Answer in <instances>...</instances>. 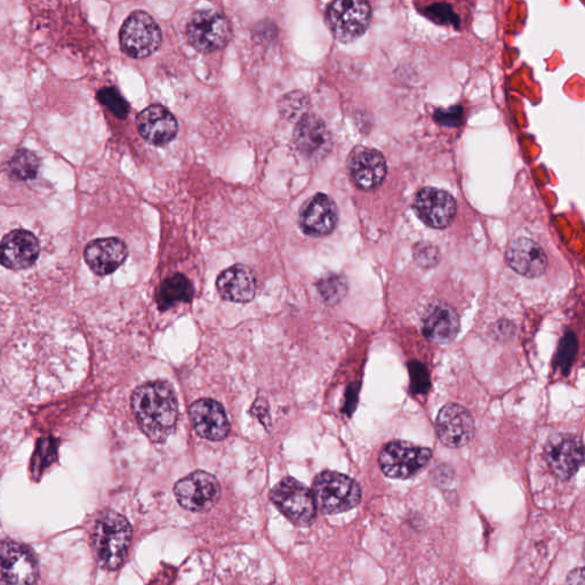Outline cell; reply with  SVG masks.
<instances>
[{"mask_svg":"<svg viewBox=\"0 0 585 585\" xmlns=\"http://www.w3.org/2000/svg\"><path fill=\"white\" fill-rule=\"evenodd\" d=\"M432 458L429 448L395 440L383 447L380 467L383 474L392 479H408L418 475Z\"/></svg>","mask_w":585,"mask_h":585,"instance_id":"cell-8","label":"cell"},{"mask_svg":"<svg viewBox=\"0 0 585 585\" xmlns=\"http://www.w3.org/2000/svg\"><path fill=\"white\" fill-rule=\"evenodd\" d=\"M37 558L22 543H0V585H34L38 579Z\"/></svg>","mask_w":585,"mask_h":585,"instance_id":"cell-9","label":"cell"},{"mask_svg":"<svg viewBox=\"0 0 585 585\" xmlns=\"http://www.w3.org/2000/svg\"><path fill=\"white\" fill-rule=\"evenodd\" d=\"M39 170V160L34 152L21 149L10 162V171L16 179L27 181L35 179Z\"/></svg>","mask_w":585,"mask_h":585,"instance_id":"cell-25","label":"cell"},{"mask_svg":"<svg viewBox=\"0 0 585 585\" xmlns=\"http://www.w3.org/2000/svg\"><path fill=\"white\" fill-rule=\"evenodd\" d=\"M460 331V319L451 307L436 304L423 319V333L432 342L446 344L454 341Z\"/></svg>","mask_w":585,"mask_h":585,"instance_id":"cell-23","label":"cell"},{"mask_svg":"<svg viewBox=\"0 0 585 585\" xmlns=\"http://www.w3.org/2000/svg\"><path fill=\"white\" fill-rule=\"evenodd\" d=\"M544 453L549 469L560 480L571 479L583 464V445L575 435L552 436Z\"/></svg>","mask_w":585,"mask_h":585,"instance_id":"cell-11","label":"cell"},{"mask_svg":"<svg viewBox=\"0 0 585 585\" xmlns=\"http://www.w3.org/2000/svg\"><path fill=\"white\" fill-rule=\"evenodd\" d=\"M318 292L322 295L323 300L334 306L339 303L348 292L346 280L340 276L331 275L323 278L318 283Z\"/></svg>","mask_w":585,"mask_h":585,"instance_id":"cell-26","label":"cell"},{"mask_svg":"<svg viewBox=\"0 0 585 585\" xmlns=\"http://www.w3.org/2000/svg\"><path fill=\"white\" fill-rule=\"evenodd\" d=\"M190 420L197 434L211 442H221L229 435L230 424L226 412L213 399H200L191 405Z\"/></svg>","mask_w":585,"mask_h":585,"instance_id":"cell-17","label":"cell"},{"mask_svg":"<svg viewBox=\"0 0 585 585\" xmlns=\"http://www.w3.org/2000/svg\"><path fill=\"white\" fill-rule=\"evenodd\" d=\"M39 251L35 235L26 230H14L0 243V264L11 270L28 269L34 266Z\"/></svg>","mask_w":585,"mask_h":585,"instance_id":"cell-18","label":"cell"},{"mask_svg":"<svg viewBox=\"0 0 585 585\" xmlns=\"http://www.w3.org/2000/svg\"><path fill=\"white\" fill-rule=\"evenodd\" d=\"M232 30L227 16L215 10L194 13L187 24L188 42L200 53H213L229 43Z\"/></svg>","mask_w":585,"mask_h":585,"instance_id":"cell-7","label":"cell"},{"mask_svg":"<svg viewBox=\"0 0 585 585\" xmlns=\"http://www.w3.org/2000/svg\"><path fill=\"white\" fill-rule=\"evenodd\" d=\"M127 255L126 244L118 238L96 239L85 250L88 267L99 276L115 272L126 261Z\"/></svg>","mask_w":585,"mask_h":585,"instance_id":"cell-21","label":"cell"},{"mask_svg":"<svg viewBox=\"0 0 585 585\" xmlns=\"http://www.w3.org/2000/svg\"><path fill=\"white\" fill-rule=\"evenodd\" d=\"M411 386L416 394H426L430 388V376L426 366L419 362L410 364Z\"/></svg>","mask_w":585,"mask_h":585,"instance_id":"cell-29","label":"cell"},{"mask_svg":"<svg viewBox=\"0 0 585 585\" xmlns=\"http://www.w3.org/2000/svg\"><path fill=\"white\" fill-rule=\"evenodd\" d=\"M414 258L421 267L432 268L437 266L440 260V253L435 245L420 243L414 247Z\"/></svg>","mask_w":585,"mask_h":585,"instance_id":"cell-28","label":"cell"},{"mask_svg":"<svg viewBox=\"0 0 585 585\" xmlns=\"http://www.w3.org/2000/svg\"><path fill=\"white\" fill-rule=\"evenodd\" d=\"M436 431L440 442L451 448L468 445L475 436V421L466 408L448 404L439 412Z\"/></svg>","mask_w":585,"mask_h":585,"instance_id":"cell-12","label":"cell"},{"mask_svg":"<svg viewBox=\"0 0 585 585\" xmlns=\"http://www.w3.org/2000/svg\"><path fill=\"white\" fill-rule=\"evenodd\" d=\"M372 18V8L360 0H338L328 6L326 21L333 36L341 43L355 42L362 37Z\"/></svg>","mask_w":585,"mask_h":585,"instance_id":"cell-6","label":"cell"},{"mask_svg":"<svg viewBox=\"0 0 585 585\" xmlns=\"http://www.w3.org/2000/svg\"><path fill=\"white\" fill-rule=\"evenodd\" d=\"M427 15L432 21L439 24L456 23V16L452 7L447 4H435L427 8Z\"/></svg>","mask_w":585,"mask_h":585,"instance_id":"cell-30","label":"cell"},{"mask_svg":"<svg viewBox=\"0 0 585 585\" xmlns=\"http://www.w3.org/2000/svg\"><path fill=\"white\" fill-rule=\"evenodd\" d=\"M414 210L428 227L445 229L455 218L456 202L446 191L424 188L415 198Z\"/></svg>","mask_w":585,"mask_h":585,"instance_id":"cell-14","label":"cell"},{"mask_svg":"<svg viewBox=\"0 0 585 585\" xmlns=\"http://www.w3.org/2000/svg\"><path fill=\"white\" fill-rule=\"evenodd\" d=\"M576 344L575 336L573 334L566 335L565 340L562 342V347H560L559 351V364L563 367V370H568L571 364L573 363V359L576 352Z\"/></svg>","mask_w":585,"mask_h":585,"instance_id":"cell-31","label":"cell"},{"mask_svg":"<svg viewBox=\"0 0 585 585\" xmlns=\"http://www.w3.org/2000/svg\"><path fill=\"white\" fill-rule=\"evenodd\" d=\"M136 125L142 138L157 147L172 142L179 131L178 122L172 112L159 104L140 112Z\"/></svg>","mask_w":585,"mask_h":585,"instance_id":"cell-19","label":"cell"},{"mask_svg":"<svg viewBox=\"0 0 585 585\" xmlns=\"http://www.w3.org/2000/svg\"><path fill=\"white\" fill-rule=\"evenodd\" d=\"M293 142L296 150L308 159L319 160L332 149V135L322 118L304 115L296 125Z\"/></svg>","mask_w":585,"mask_h":585,"instance_id":"cell-13","label":"cell"},{"mask_svg":"<svg viewBox=\"0 0 585 585\" xmlns=\"http://www.w3.org/2000/svg\"><path fill=\"white\" fill-rule=\"evenodd\" d=\"M339 222V210L334 200L324 194H317L303 205L300 212V227L311 237L332 234Z\"/></svg>","mask_w":585,"mask_h":585,"instance_id":"cell-16","label":"cell"},{"mask_svg":"<svg viewBox=\"0 0 585 585\" xmlns=\"http://www.w3.org/2000/svg\"><path fill=\"white\" fill-rule=\"evenodd\" d=\"M216 288L223 300L247 303L255 298L258 283L250 268L237 264L222 272L216 280Z\"/></svg>","mask_w":585,"mask_h":585,"instance_id":"cell-22","label":"cell"},{"mask_svg":"<svg viewBox=\"0 0 585 585\" xmlns=\"http://www.w3.org/2000/svg\"><path fill=\"white\" fill-rule=\"evenodd\" d=\"M98 98L103 106H106L119 119H125L128 116L130 106L116 88H103L99 92Z\"/></svg>","mask_w":585,"mask_h":585,"instance_id":"cell-27","label":"cell"},{"mask_svg":"<svg viewBox=\"0 0 585 585\" xmlns=\"http://www.w3.org/2000/svg\"><path fill=\"white\" fill-rule=\"evenodd\" d=\"M132 410L143 434L154 443L170 438L179 419L178 400L164 382H150L136 389Z\"/></svg>","mask_w":585,"mask_h":585,"instance_id":"cell-1","label":"cell"},{"mask_svg":"<svg viewBox=\"0 0 585 585\" xmlns=\"http://www.w3.org/2000/svg\"><path fill=\"white\" fill-rule=\"evenodd\" d=\"M311 493L316 508L325 515L342 514L355 509L362 501V490L358 483L335 471H324L318 475Z\"/></svg>","mask_w":585,"mask_h":585,"instance_id":"cell-3","label":"cell"},{"mask_svg":"<svg viewBox=\"0 0 585 585\" xmlns=\"http://www.w3.org/2000/svg\"><path fill=\"white\" fill-rule=\"evenodd\" d=\"M567 585H583V568H576L568 575Z\"/></svg>","mask_w":585,"mask_h":585,"instance_id":"cell-34","label":"cell"},{"mask_svg":"<svg viewBox=\"0 0 585 585\" xmlns=\"http://www.w3.org/2000/svg\"><path fill=\"white\" fill-rule=\"evenodd\" d=\"M92 540L99 565L104 570L116 571L124 564L130 550L132 527L117 512H104L94 526Z\"/></svg>","mask_w":585,"mask_h":585,"instance_id":"cell-2","label":"cell"},{"mask_svg":"<svg viewBox=\"0 0 585 585\" xmlns=\"http://www.w3.org/2000/svg\"><path fill=\"white\" fill-rule=\"evenodd\" d=\"M507 261L512 270L527 278L542 276L548 267L546 252L528 238H518L509 245Z\"/></svg>","mask_w":585,"mask_h":585,"instance_id":"cell-20","label":"cell"},{"mask_svg":"<svg viewBox=\"0 0 585 585\" xmlns=\"http://www.w3.org/2000/svg\"><path fill=\"white\" fill-rule=\"evenodd\" d=\"M119 40L126 55L144 59L156 53L162 45V30L148 13L136 11L124 22Z\"/></svg>","mask_w":585,"mask_h":585,"instance_id":"cell-5","label":"cell"},{"mask_svg":"<svg viewBox=\"0 0 585 585\" xmlns=\"http://www.w3.org/2000/svg\"><path fill=\"white\" fill-rule=\"evenodd\" d=\"M176 501L183 509L192 512L210 510L219 501V480L206 471H195L182 478L174 487Z\"/></svg>","mask_w":585,"mask_h":585,"instance_id":"cell-10","label":"cell"},{"mask_svg":"<svg viewBox=\"0 0 585 585\" xmlns=\"http://www.w3.org/2000/svg\"><path fill=\"white\" fill-rule=\"evenodd\" d=\"M303 96L300 93H293L286 96V100H283L282 110L286 112L287 116L298 115L303 117L304 101Z\"/></svg>","mask_w":585,"mask_h":585,"instance_id":"cell-32","label":"cell"},{"mask_svg":"<svg viewBox=\"0 0 585 585\" xmlns=\"http://www.w3.org/2000/svg\"><path fill=\"white\" fill-rule=\"evenodd\" d=\"M437 122L445 126H458L462 119V108L438 110L436 112Z\"/></svg>","mask_w":585,"mask_h":585,"instance_id":"cell-33","label":"cell"},{"mask_svg":"<svg viewBox=\"0 0 585 585\" xmlns=\"http://www.w3.org/2000/svg\"><path fill=\"white\" fill-rule=\"evenodd\" d=\"M195 290L190 280L182 275L176 274L167 278L160 286L157 303L160 310L165 311L178 306L180 303L190 302L194 298Z\"/></svg>","mask_w":585,"mask_h":585,"instance_id":"cell-24","label":"cell"},{"mask_svg":"<svg viewBox=\"0 0 585 585\" xmlns=\"http://www.w3.org/2000/svg\"><path fill=\"white\" fill-rule=\"evenodd\" d=\"M348 168L352 181L365 191L380 187L387 175L386 158L380 151L366 147L351 152Z\"/></svg>","mask_w":585,"mask_h":585,"instance_id":"cell-15","label":"cell"},{"mask_svg":"<svg viewBox=\"0 0 585 585\" xmlns=\"http://www.w3.org/2000/svg\"><path fill=\"white\" fill-rule=\"evenodd\" d=\"M270 500L296 526H310L316 519L314 496L308 487L294 478H284L272 488Z\"/></svg>","mask_w":585,"mask_h":585,"instance_id":"cell-4","label":"cell"}]
</instances>
